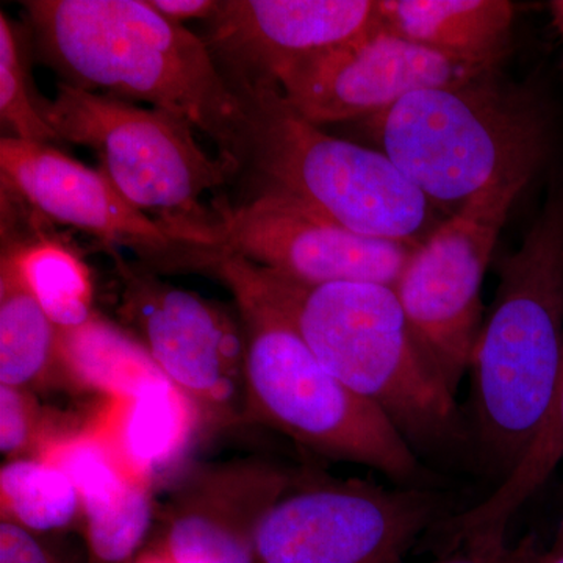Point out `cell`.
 <instances>
[{"label":"cell","instance_id":"cell-15","mask_svg":"<svg viewBox=\"0 0 563 563\" xmlns=\"http://www.w3.org/2000/svg\"><path fill=\"white\" fill-rule=\"evenodd\" d=\"M296 479L268 459L202 466L169 499L154 547L173 563H255L258 526Z\"/></svg>","mask_w":563,"mask_h":563},{"label":"cell","instance_id":"cell-21","mask_svg":"<svg viewBox=\"0 0 563 563\" xmlns=\"http://www.w3.org/2000/svg\"><path fill=\"white\" fill-rule=\"evenodd\" d=\"M20 236L2 229V250L9 251L44 312L58 329L79 328L95 317L90 268L69 244L41 232Z\"/></svg>","mask_w":563,"mask_h":563},{"label":"cell","instance_id":"cell-11","mask_svg":"<svg viewBox=\"0 0 563 563\" xmlns=\"http://www.w3.org/2000/svg\"><path fill=\"white\" fill-rule=\"evenodd\" d=\"M220 213L217 254L235 255L299 284L363 282L395 288L420 244L373 239L273 192Z\"/></svg>","mask_w":563,"mask_h":563},{"label":"cell","instance_id":"cell-8","mask_svg":"<svg viewBox=\"0 0 563 563\" xmlns=\"http://www.w3.org/2000/svg\"><path fill=\"white\" fill-rule=\"evenodd\" d=\"M442 510L421 485L298 477L263 517L255 563H399Z\"/></svg>","mask_w":563,"mask_h":563},{"label":"cell","instance_id":"cell-20","mask_svg":"<svg viewBox=\"0 0 563 563\" xmlns=\"http://www.w3.org/2000/svg\"><path fill=\"white\" fill-rule=\"evenodd\" d=\"M63 363L76 391L121 398L162 379L150 352L118 325L98 313L73 329H58Z\"/></svg>","mask_w":563,"mask_h":563},{"label":"cell","instance_id":"cell-30","mask_svg":"<svg viewBox=\"0 0 563 563\" xmlns=\"http://www.w3.org/2000/svg\"><path fill=\"white\" fill-rule=\"evenodd\" d=\"M550 11L554 29L563 40V0H554V2H551Z\"/></svg>","mask_w":563,"mask_h":563},{"label":"cell","instance_id":"cell-14","mask_svg":"<svg viewBox=\"0 0 563 563\" xmlns=\"http://www.w3.org/2000/svg\"><path fill=\"white\" fill-rule=\"evenodd\" d=\"M496 69L444 57L384 27L343 44L299 70L282 88L313 124L366 120L413 92L453 85Z\"/></svg>","mask_w":563,"mask_h":563},{"label":"cell","instance_id":"cell-27","mask_svg":"<svg viewBox=\"0 0 563 563\" xmlns=\"http://www.w3.org/2000/svg\"><path fill=\"white\" fill-rule=\"evenodd\" d=\"M0 563H66L36 536L9 520H0Z\"/></svg>","mask_w":563,"mask_h":563},{"label":"cell","instance_id":"cell-19","mask_svg":"<svg viewBox=\"0 0 563 563\" xmlns=\"http://www.w3.org/2000/svg\"><path fill=\"white\" fill-rule=\"evenodd\" d=\"M0 384L76 391L63 363L58 328L5 250L0 258Z\"/></svg>","mask_w":563,"mask_h":563},{"label":"cell","instance_id":"cell-9","mask_svg":"<svg viewBox=\"0 0 563 563\" xmlns=\"http://www.w3.org/2000/svg\"><path fill=\"white\" fill-rule=\"evenodd\" d=\"M121 282L118 313L163 376L192 404L201 432L246 422L242 321L198 292L181 290L109 250Z\"/></svg>","mask_w":563,"mask_h":563},{"label":"cell","instance_id":"cell-4","mask_svg":"<svg viewBox=\"0 0 563 563\" xmlns=\"http://www.w3.org/2000/svg\"><path fill=\"white\" fill-rule=\"evenodd\" d=\"M363 125L433 206L457 209L493 184L531 181L553 141L542 99L496 70L413 92Z\"/></svg>","mask_w":563,"mask_h":563},{"label":"cell","instance_id":"cell-10","mask_svg":"<svg viewBox=\"0 0 563 563\" xmlns=\"http://www.w3.org/2000/svg\"><path fill=\"white\" fill-rule=\"evenodd\" d=\"M531 181L493 184L417 246L395 291L426 358L457 393L483 329L485 273L503 225Z\"/></svg>","mask_w":563,"mask_h":563},{"label":"cell","instance_id":"cell-26","mask_svg":"<svg viewBox=\"0 0 563 563\" xmlns=\"http://www.w3.org/2000/svg\"><path fill=\"white\" fill-rule=\"evenodd\" d=\"M461 550L432 563H536L542 550L533 536L517 544H507L506 539H474L459 544ZM402 563V562H399Z\"/></svg>","mask_w":563,"mask_h":563},{"label":"cell","instance_id":"cell-24","mask_svg":"<svg viewBox=\"0 0 563 563\" xmlns=\"http://www.w3.org/2000/svg\"><path fill=\"white\" fill-rule=\"evenodd\" d=\"M40 96L32 92L20 36L5 13H0V117L13 139L54 144L57 133L44 120Z\"/></svg>","mask_w":563,"mask_h":563},{"label":"cell","instance_id":"cell-6","mask_svg":"<svg viewBox=\"0 0 563 563\" xmlns=\"http://www.w3.org/2000/svg\"><path fill=\"white\" fill-rule=\"evenodd\" d=\"M214 276L232 291L246 339V422L329 461L420 485V455L388 418L333 376L272 303L232 274Z\"/></svg>","mask_w":563,"mask_h":563},{"label":"cell","instance_id":"cell-28","mask_svg":"<svg viewBox=\"0 0 563 563\" xmlns=\"http://www.w3.org/2000/svg\"><path fill=\"white\" fill-rule=\"evenodd\" d=\"M152 9L174 24L188 21L209 22L220 10L218 0H147Z\"/></svg>","mask_w":563,"mask_h":563},{"label":"cell","instance_id":"cell-13","mask_svg":"<svg viewBox=\"0 0 563 563\" xmlns=\"http://www.w3.org/2000/svg\"><path fill=\"white\" fill-rule=\"evenodd\" d=\"M2 192L41 221L69 225L101 240L109 250L128 247L152 269H196L195 258L161 225L122 198L101 169L74 161L52 144L3 136Z\"/></svg>","mask_w":563,"mask_h":563},{"label":"cell","instance_id":"cell-2","mask_svg":"<svg viewBox=\"0 0 563 563\" xmlns=\"http://www.w3.org/2000/svg\"><path fill=\"white\" fill-rule=\"evenodd\" d=\"M210 273L232 274L272 303L318 361L380 410L418 455L465 440L455 395L421 351L395 288L299 284L229 254L218 255Z\"/></svg>","mask_w":563,"mask_h":563},{"label":"cell","instance_id":"cell-18","mask_svg":"<svg viewBox=\"0 0 563 563\" xmlns=\"http://www.w3.org/2000/svg\"><path fill=\"white\" fill-rule=\"evenodd\" d=\"M387 31L444 57L498 69L509 51L515 7L507 0H379Z\"/></svg>","mask_w":563,"mask_h":563},{"label":"cell","instance_id":"cell-5","mask_svg":"<svg viewBox=\"0 0 563 563\" xmlns=\"http://www.w3.org/2000/svg\"><path fill=\"white\" fill-rule=\"evenodd\" d=\"M44 120L60 141L95 152L101 172L122 198L150 217L206 269L218 252L220 213L207 192L231 180L242 165L211 157L196 129L169 111L143 109L68 84L40 99Z\"/></svg>","mask_w":563,"mask_h":563},{"label":"cell","instance_id":"cell-25","mask_svg":"<svg viewBox=\"0 0 563 563\" xmlns=\"http://www.w3.org/2000/svg\"><path fill=\"white\" fill-rule=\"evenodd\" d=\"M66 426L69 422L44 410L35 391L0 384V451L5 461L40 459Z\"/></svg>","mask_w":563,"mask_h":563},{"label":"cell","instance_id":"cell-22","mask_svg":"<svg viewBox=\"0 0 563 563\" xmlns=\"http://www.w3.org/2000/svg\"><path fill=\"white\" fill-rule=\"evenodd\" d=\"M563 462V357L553 407L523 459L484 501L450 521V533L459 544L473 539H506L515 515L553 476Z\"/></svg>","mask_w":563,"mask_h":563},{"label":"cell","instance_id":"cell-1","mask_svg":"<svg viewBox=\"0 0 563 563\" xmlns=\"http://www.w3.org/2000/svg\"><path fill=\"white\" fill-rule=\"evenodd\" d=\"M41 60L63 84L146 102L190 122L243 166L247 109L202 36L147 0L24 2Z\"/></svg>","mask_w":563,"mask_h":563},{"label":"cell","instance_id":"cell-7","mask_svg":"<svg viewBox=\"0 0 563 563\" xmlns=\"http://www.w3.org/2000/svg\"><path fill=\"white\" fill-rule=\"evenodd\" d=\"M247 109L246 150L262 192L285 196L361 235L421 244L435 206L387 155L321 131L273 85L240 91Z\"/></svg>","mask_w":563,"mask_h":563},{"label":"cell","instance_id":"cell-23","mask_svg":"<svg viewBox=\"0 0 563 563\" xmlns=\"http://www.w3.org/2000/svg\"><path fill=\"white\" fill-rule=\"evenodd\" d=\"M0 520L36 536L81 523L79 492L68 474L43 459L7 461L0 470Z\"/></svg>","mask_w":563,"mask_h":563},{"label":"cell","instance_id":"cell-3","mask_svg":"<svg viewBox=\"0 0 563 563\" xmlns=\"http://www.w3.org/2000/svg\"><path fill=\"white\" fill-rule=\"evenodd\" d=\"M499 269L468 373L474 439L503 481L542 431L561 376L563 195L550 199Z\"/></svg>","mask_w":563,"mask_h":563},{"label":"cell","instance_id":"cell-17","mask_svg":"<svg viewBox=\"0 0 563 563\" xmlns=\"http://www.w3.org/2000/svg\"><path fill=\"white\" fill-rule=\"evenodd\" d=\"M122 462L151 484L187 453L201 431L192 404L166 377L121 398H103L90 420Z\"/></svg>","mask_w":563,"mask_h":563},{"label":"cell","instance_id":"cell-16","mask_svg":"<svg viewBox=\"0 0 563 563\" xmlns=\"http://www.w3.org/2000/svg\"><path fill=\"white\" fill-rule=\"evenodd\" d=\"M40 459L79 492L87 563L135 561L155 517L154 484L133 473L90 421L52 437Z\"/></svg>","mask_w":563,"mask_h":563},{"label":"cell","instance_id":"cell-29","mask_svg":"<svg viewBox=\"0 0 563 563\" xmlns=\"http://www.w3.org/2000/svg\"><path fill=\"white\" fill-rule=\"evenodd\" d=\"M536 563H563V515L550 550L542 551Z\"/></svg>","mask_w":563,"mask_h":563},{"label":"cell","instance_id":"cell-12","mask_svg":"<svg viewBox=\"0 0 563 563\" xmlns=\"http://www.w3.org/2000/svg\"><path fill=\"white\" fill-rule=\"evenodd\" d=\"M377 25L374 0H224L202 38L236 91L282 90L310 63Z\"/></svg>","mask_w":563,"mask_h":563}]
</instances>
